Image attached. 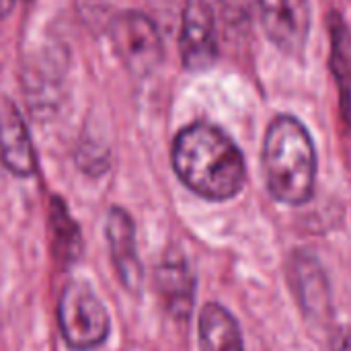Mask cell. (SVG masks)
<instances>
[{
    "label": "cell",
    "mask_w": 351,
    "mask_h": 351,
    "mask_svg": "<svg viewBox=\"0 0 351 351\" xmlns=\"http://www.w3.org/2000/svg\"><path fill=\"white\" fill-rule=\"evenodd\" d=\"M105 234L109 243L111 261L123 288L128 292H140L144 282V269L138 257L136 226L132 216L123 208H111L107 214Z\"/></svg>",
    "instance_id": "obj_7"
},
{
    "label": "cell",
    "mask_w": 351,
    "mask_h": 351,
    "mask_svg": "<svg viewBox=\"0 0 351 351\" xmlns=\"http://www.w3.org/2000/svg\"><path fill=\"white\" fill-rule=\"evenodd\" d=\"M58 323L66 346L74 351L101 348L111 331V319L105 304L93 288L80 280H72L62 288Z\"/></svg>",
    "instance_id": "obj_3"
},
{
    "label": "cell",
    "mask_w": 351,
    "mask_h": 351,
    "mask_svg": "<svg viewBox=\"0 0 351 351\" xmlns=\"http://www.w3.org/2000/svg\"><path fill=\"white\" fill-rule=\"evenodd\" d=\"M265 35L282 51L298 56L311 33L308 0H259Z\"/></svg>",
    "instance_id": "obj_5"
},
{
    "label": "cell",
    "mask_w": 351,
    "mask_h": 351,
    "mask_svg": "<svg viewBox=\"0 0 351 351\" xmlns=\"http://www.w3.org/2000/svg\"><path fill=\"white\" fill-rule=\"evenodd\" d=\"M111 43L123 66L136 74L146 76L162 60V41L156 25L142 12H121L111 23Z\"/></svg>",
    "instance_id": "obj_4"
},
{
    "label": "cell",
    "mask_w": 351,
    "mask_h": 351,
    "mask_svg": "<svg viewBox=\"0 0 351 351\" xmlns=\"http://www.w3.org/2000/svg\"><path fill=\"white\" fill-rule=\"evenodd\" d=\"M199 350L245 351L239 323L220 304L210 302L199 315Z\"/></svg>",
    "instance_id": "obj_11"
},
{
    "label": "cell",
    "mask_w": 351,
    "mask_h": 351,
    "mask_svg": "<svg viewBox=\"0 0 351 351\" xmlns=\"http://www.w3.org/2000/svg\"><path fill=\"white\" fill-rule=\"evenodd\" d=\"M0 158L16 177L35 173V152L19 107L10 99H0Z\"/></svg>",
    "instance_id": "obj_8"
},
{
    "label": "cell",
    "mask_w": 351,
    "mask_h": 351,
    "mask_svg": "<svg viewBox=\"0 0 351 351\" xmlns=\"http://www.w3.org/2000/svg\"><path fill=\"white\" fill-rule=\"evenodd\" d=\"M47 220H49L47 224H49L53 257L64 265L78 261V257L82 253V234H80L76 220L70 216L66 202L60 199L58 195H53L49 202Z\"/></svg>",
    "instance_id": "obj_12"
},
{
    "label": "cell",
    "mask_w": 351,
    "mask_h": 351,
    "mask_svg": "<svg viewBox=\"0 0 351 351\" xmlns=\"http://www.w3.org/2000/svg\"><path fill=\"white\" fill-rule=\"evenodd\" d=\"M292 284L308 319L325 323L331 313V290L321 263L308 253H296L292 261Z\"/></svg>",
    "instance_id": "obj_10"
},
{
    "label": "cell",
    "mask_w": 351,
    "mask_h": 351,
    "mask_svg": "<svg viewBox=\"0 0 351 351\" xmlns=\"http://www.w3.org/2000/svg\"><path fill=\"white\" fill-rule=\"evenodd\" d=\"M331 351H351V327H341L333 341H331Z\"/></svg>",
    "instance_id": "obj_13"
},
{
    "label": "cell",
    "mask_w": 351,
    "mask_h": 351,
    "mask_svg": "<svg viewBox=\"0 0 351 351\" xmlns=\"http://www.w3.org/2000/svg\"><path fill=\"white\" fill-rule=\"evenodd\" d=\"M173 169L193 193L224 202L245 185V158L237 144L216 125L197 121L183 128L173 142Z\"/></svg>",
    "instance_id": "obj_1"
},
{
    "label": "cell",
    "mask_w": 351,
    "mask_h": 351,
    "mask_svg": "<svg viewBox=\"0 0 351 351\" xmlns=\"http://www.w3.org/2000/svg\"><path fill=\"white\" fill-rule=\"evenodd\" d=\"M154 282L167 313L177 321L189 319L193 308L195 280L187 259L181 253H169L158 265Z\"/></svg>",
    "instance_id": "obj_9"
},
{
    "label": "cell",
    "mask_w": 351,
    "mask_h": 351,
    "mask_svg": "<svg viewBox=\"0 0 351 351\" xmlns=\"http://www.w3.org/2000/svg\"><path fill=\"white\" fill-rule=\"evenodd\" d=\"M263 177L274 199L302 206L315 193L317 152L306 128L292 115L276 117L263 140Z\"/></svg>",
    "instance_id": "obj_2"
},
{
    "label": "cell",
    "mask_w": 351,
    "mask_h": 351,
    "mask_svg": "<svg viewBox=\"0 0 351 351\" xmlns=\"http://www.w3.org/2000/svg\"><path fill=\"white\" fill-rule=\"evenodd\" d=\"M179 49L183 66L189 70H206L218 58L216 21L212 8L204 0H189L183 10Z\"/></svg>",
    "instance_id": "obj_6"
},
{
    "label": "cell",
    "mask_w": 351,
    "mask_h": 351,
    "mask_svg": "<svg viewBox=\"0 0 351 351\" xmlns=\"http://www.w3.org/2000/svg\"><path fill=\"white\" fill-rule=\"evenodd\" d=\"M14 2L16 0H0V19L10 14V10L14 8Z\"/></svg>",
    "instance_id": "obj_14"
}]
</instances>
